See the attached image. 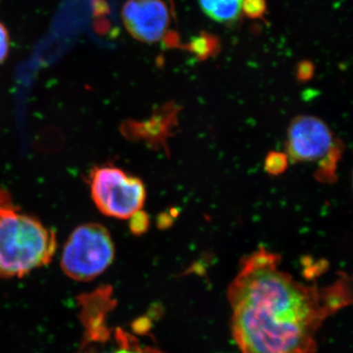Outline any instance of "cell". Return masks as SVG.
Here are the masks:
<instances>
[{
  "label": "cell",
  "instance_id": "6da1fadb",
  "mask_svg": "<svg viewBox=\"0 0 353 353\" xmlns=\"http://www.w3.org/2000/svg\"><path fill=\"white\" fill-rule=\"evenodd\" d=\"M263 248L241 261L228 290L232 332L243 353H315L323 322L352 301L345 278L324 288L294 280Z\"/></svg>",
  "mask_w": 353,
  "mask_h": 353
},
{
  "label": "cell",
  "instance_id": "7a4b0ae2",
  "mask_svg": "<svg viewBox=\"0 0 353 353\" xmlns=\"http://www.w3.org/2000/svg\"><path fill=\"white\" fill-rule=\"evenodd\" d=\"M57 248L54 232L22 212L0 188V279L22 278L46 266Z\"/></svg>",
  "mask_w": 353,
  "mask_h": 353
},
{
  "label": "cell",
  "instance_id": "3957f363",
  "mask_svg": "<svg viewBox=\"0 0 353 353\" xmlns=\"http://www.w3.org/2000/svg\"><path fill=\"white\" fill-rule=\"evenodd\" d=\"M345 145L334 138L328 125L314 116H299L288 130V157L294 162H318L315 178L322 183L336 181V169Z\"/></svg>",
  "mask_w": 353,
  "mask_h": 353
},
{
  "label": "cell",
  "instance_id": "277c9868",
  "mask_svg": "<svg viewBox=\"0 0 353 353\" xmlns=\"http://www.w3.org/2000/svg\"><path fill=\"white\" fill-rule=\"evenodd\" d=\"M115 246L105 227L87 223L77 227L65 243L61 267L69 278L88 282L101 276L112 264Z\"/></svg>",
  "mask_w": 353,
  "mask_h": 353
},
{
  "label": "cell",
  "instance_id": "5b68a950",
  "mask_svg": "<svg viewBox=\"0 0 353 353\" xmlns=\"http://www.w3.org/2000/svg\"><path fill=\"white\" fill-rule=\"evenodd\" d=\"M88 185L95 206L108 217L130 219L145 204L143 181L114 165L94 167L88 174Z\"/></svg>",
  "mask_w": 353,
  "mask_h": 353
},
{
  "label": "cell",
  "instance_id": "8992f818",
  "mask_svg": "<svg viewBox=\"0 0 353 353\" xmlns=\"http://www.w3.org/2000/svg\"><path fill=\"white\" fill-rule=\"evenodd\" d=\"M85 325L83 353H163L150 345H141L134 336L122 329L110 330L105 313L110 309V290H99L83 299Z\"/></svg>",
  "mask_w": 353,
  "mask_h": 353
},
{
  "label": "cell",
  "instance_id": "52a82bcc",
  "mask_svg": "<svg viewBox=\"0 0 353 353\" xmlns=\"http://www.w3.org/2000/svg\"><path fill=\"white\" fill-rule=\"evenodd\" d=\"M122 19L134 39L155 43L168 28V9L162 0H128L123 6Z\"/></svg>",
  "mask_w": 353,
  "mask_h": 353
},
{
  "label": "cell",
  "instance_id": "ba28073f",
  "mask_svg": "<svg viewBox=\"0 0 353 353\" xmlns=\"http://www.w3.org/2000/svg\"><path fill=\"white\" fill-rule=\"evenodd\" d=\"M243 0H199L203 12L216 22L227 23L240 16Z\"/></svg>",
  "mask_w": 353,
  "mask_h": 353
},
{
  "label": "cell",
  "instance_id": "9c48e42d",
  "mask_svg": "<svg viewBox=\"0 0 353 353\" xmlns=\"http://www.w3.org/2000/svg\"><path fill=\"white\" fill-rule=\"evenodd\" d=\"M217 41L213 39L212 37L208 34H201L199 38L194 39L190 44L189 50L192 51L196 57L205 59L210 57L213 53V50L217 48Z\"/></svg>",
  "mask_w": 353,
  "mask_h": 353
},
{
  "label": "cell",
  "instance_id": "30bf717a",
  "mask_svg": "<svg viewBox=\"0 0 353 353\" xmlns=\"http://www.w3.org/2000/svg\"><path fill=\"white\" fill-rule=\"evenodd\" d=\"M289 166V157L285 153L271 152L265 159V170L272 176L284 173Z\"/></svg>",
  "mask_w": 353,
  "mask_h": 353
},
{
  "label": "cell",
  "instance_id": "8fae6325",
  "mask_svg": "<svg viewBox=\"0 0 353 353\" xmlns=\"http://www.w3.org/2000/svg\"><path fill=\"white\" fill-rule=\"evenodd\" d=\"M241 9H243L246 16L255 19L263 15L266 10V1L265 0H243Z\"/></svg>",
  "mask_w": 353,
  "mask_h": 353
},
{
  "label": "cell",
  "instance_id": "7c38bea8",
  "mask_svg": "<svg viewBox=\"0 0 353 353\" xmlns=\"http://www.w3.org/2000/svg\"><path fill=\"white\" fill-rule=\"evenodd\" d=\"M130 222V228H131L132 233L139 236L148 231L150 227V217L146 214L145 211L141 210L137 212L136 214L132 215Z\"/></svg>",
  "mask_w": 353,
  "mask_h": 353
},
{
  "label": "cell",
  "instance_id": "4fadbf2b",
  "mask_svg": "<svg viewBox=\"0 0 353 353\" xmlns=\"http://www.w3.org/2000/svg\"><path fill=\"white\" fill-rule=\"evenodd\" d=\"M9 46H10V41H9L8 32L3 24L0 23V64L6 59L9 52Z\"/></svg>",
  "mask_w": 353,
  "mask_h": 353
},
{
  "label": "cell",
  "instance_id": "5bb4252c",
  "mask_svg": "<svg viewBox=\"0 0 353 353\" xmlns=\"http://www.w3.org/2000/svg\"><path fill=\"white\" fill-rule=\"evenodd\" d=\"M312 75V64L309 63V62H304V63L299 65V78L301 79V80H308V79H310Z\"/></svg>",
  "mask_w": 353,
  "mask_h": 353
}]
</instances>
